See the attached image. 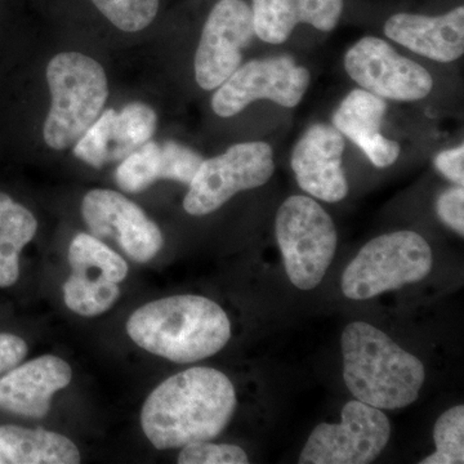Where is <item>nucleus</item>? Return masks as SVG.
Returning a JSON list of instances; mask_svg holds the SVG:
<instances>
[{
  "instance_id": "obj_24",
  "label": "nucleus",
  "mask_w": 464,
  "mask_h": 464,
  "mask_svg": "<svg viewBox=\"0 0 464 464\" xmlns=\"http://www.w3.org/2000/svg\"><path fill=\"white\" fill-rule=\"evenodd\" d=\"M97 9L121 32L146 29L157 17L159 0H92Z\"/></svg>"
},
{
  "instance_id": "obj_23",
  "label": "nucleus",
  "mask_w": 464,
  "mask_h": 464,
  "mask_svg": "<svg viewBox=\"0 0 464 464\" xmlns=\"http://www.w3.org/2000/svg\"><path fill=\"white\" fill-rule=\"evenodd\" d=\"M436 451L420 464L464 463V406L449 409L435 424Z\"/></svg>"
},
{
  "instance_id": "obj_19",
  "label": "nucleus",
  "mask_w": 464,
  "mask_h": 464,
  "mask_svg": "<svg viewBox=\"0 0 464 464\" xmlns=\"http://www.w3.org/2000/svg\"><path fill=\"white\" fill-rule=\"evenodd\" d=\"M343 7V0H253V27L261 41L282 44L298 24L332 32Z\"/></svg>"
},
{
  "instance_id": "obj_2",
  "label": "nucleus",
  "mask_w": 464,
  "mask_h": 464,
  "mask_svg": "<svg viewBox=\"0 0 464 464\" xmlns=\"http://www.w3.org/2000/svg\"><path fill=\"white\" fill-rule=\"evenodd\" d=\"M127 332L137 346L179 364L216 355L231 338L219 304L200 295H173L134 311Z\"/></svg>"
},
{
  "instance_id": "obj_18",
  "label": "nucleus",
  "mask_w": 464,
  "mask_h": 464,
  "mask_svg": "<svg viewBox=\"0 0 464 464\" xmlns=\"http://www.w3.org/2000/svg\"><path fill=\"white\" fill-rule=\"evenodd\" d=\"M383 99L365 90L351 92L333 115V127L365 152L378 168L392 166L398 160L400 145L381 133L386 115Z\"/></svg>"
},
{
  "instance_id": "obj_11",
  "label": "nucleus",
  "mask_w": 464,
  "mask_h": 464,
  "mask_svg": "<svg viewBox=\"0 0 464 464\" xmlns=\"http://www.w3.org/2000/svg\"><path fill=\"white\" fill-rule=\"evenodd\" d=\"M344 69L362 90L381 99L411 102L426 99L433 88L424 67L375 36L360 39L347 51Z\"/></svg>"
},
{
  "instance_id": "obj_14",
  "label": "nucleus",
  "mask_w": 464,
  "mask_h": 464,
  "mask_svg": "<svg viewBox=\"0 0 464 464\" xmlns=\"http://www.w3.org/2000/svg\"><path fill=\"white\" fill-rule=\"evenodd\" d=\"M157 124V112L146 103H128L121 111L106 110L76 141L74 155L93 168L123 160L151 140Z\"/></svg>"
},
{
  "instance_id": "obj_3",
  "label": "nucleus",
  "mask_w": 464,
  "mask_h": 464,
  "mask_svg": "<svg viewBox=\"0 0 464 464\" xmlns=\"http://www.w3.org/2000/svg\"><path fill=\"white\" fill-rule=\"evenodd\" d=\"M342 353L344 382L359 401L393 411L418 399L426 378L422 362L386 333L368 323L350 324L342 334Z\"/></svg>"
},
{
  "instance_id": "obj_9",
  "label": "nucleus",
  "mask_w": 464,
  "mask_h": 464,
  "mask_svg": "<svg viewBox=\"0 0 464 464\" xmlns=\"http://www.w3.org/2000/svg\"><path fill=\"white\" fill-rule=\"evenodd\" d=\"M310 81L306 67L298 66L288 54L253 60L240 65L217 88L212 109L221 118H231L258 100L295 108L304 99Z\"/></svg>"
},
{
  "instance_id": "obj_5",
  "label": "nucleus",
  "mask_w": 464,
  "mask_h": 464,
  "mask_svg": "<svg viewBox=\"0 0 464 464\" xmlns=\"http://www.w3.org/2000/svg\"><path fill=\"white\" fill-rule=\"evenodd\" d=\"M432 268V250L414 231L382 235L362 246L342 276V292L355 301L423 280Z\"/></svg>"
},
{
  "instance_id": "obj_8",
  "label": "nucleus",
  "mask_w": 464,
  "mask_h": 464,
  "mask_svg": "<svg viewBox=\"0 0 464 464\" xmlns=\"http://www.w3.org/2000/svg\"><path fill=\"white\" fill-rule=\"evenodd\" d=\"M389 418L381 409L353 400L344 405L340 424L314 429L298 462L301 464H368L389 444Z\"/></svg>"
},
{
  "instance_id": "obj_20",
  "label": "nucleus",
  "mask_w": 464,
  "mask_h": 464,
  "mask_svg": "<svg viewBox=\"0 0 464 464\" xmlns=\"http://www.w3.org/2000/svg\"><path fill=\"white\" fill-rule=\"evenodd\" d=\"M0 456L11 464H78L81 453L72 440L43 429L0 427Z\"/></svg>"
},
{
  "instance_id": "obj_4",
  "label": "nucleus",
  "mask_w": 464,
  "mask_h": 464,
  "mask_svg": "<svg viewBox=\"0 0 464 464\" xmlns=\"http://www.w3.org/2000/svg\"><path fill=\"white\" fill-rule=\"evenodd\" d=\"M47 82L52 103L43 137L51 149L65 150L75 145L103 111L108 78L93 58L66 52L48 63Z\"/></svg>"
},
{
  "instance_id": "obj_26",
  "label": "nucleus",
  "mask_w": 464,
  "mask_h": 464,
  "mask_svg": "<svg viewBox=\"0 0 464 464\" xmlns=\"http://www.w3.org/2000/svg\"><path fill=\"white\" fill-rule=\"evenodd\" d=\"M179 453V464H246L248 456L237 445L188 442Z\"/></svg>"
},
{
  "instance_id": "obj_7",
  "label": "nucleus",
  "mask_w": 464,
  "mask_h": 464,
  "mask_svg": "<svg viewBox=\"0 0 464 464\" xmlns=\"http://www.w3.org/2000/svg\"><path fill=\"white\" fill-rule=\"evenodd\" d=\"M274 172V152L268 143H237L224 154L201 163L183 208L191 216L209 215L237 192L264 186Z\"/></svg>"
},
{
  "instance_id": "obj_15",
  "label": "nucleus",
  "mask_w": 464,
  "mask_h": 464,
  "mask_svg": "<svg viewBox=\"0 0 464 464\" xmlns=\"http://www.w3.org/2000/svg\"><path fill=\"white\" fill-rule=\"evenodd\" d=\"M344 139L329 124L311 125L295 146L292 169L302 190L326 203H337L348 194L342 157Z\"/></svg>"
},
{
  "instance_id": "obj_30",
  "label": "nucleus",
  "mask_w": 464,
  "mask_h": 464,
  "mask_svg": "<svg viewBox=\"0 0 464 464\" xmlns=\"http://www.w3.org/2000/svg\"><path fill=\"white\" fill-rule=\"evenodd\" d=\"M0 463H5L3 462L2 456H0Z\"/></svg>"
},
{
  "instance_id": "obj_17",
  "label": "nucleus",
  "mask_w": 464,
  "mask_h": 464,
  "mask_svg": "<svg viewBox=\"0 0 464 464\" xmlns=\"http://www.w3.org/2000/svg\"><path fill=\"white\" fill-rule=\"evenodd\" d=\"M384 34L420 56L453 63L464 52V7H457L441 16L396 14L384 24Z\"/></svg>"
},
{
  "instance_id": "obj_27",
  "label": "nucleus",
  "mask_w": 464,
  "mask_h": 464,
  "mask_svg": "<svg viewBox=\"0 0 464 464\" xmlns=\"http://www.w3.org/2000/svg\"><path fill=\"white\" fill-rule=\"evenodd\" d=\"M436 210L440 219L453 228L460 237L464 235V190L463 186L448 188L440 194Z\"/></svg>"
},
{
  "instance_id": "obj_12",
  "label": "nucleus",
  "mask_w": 464,
  "mask_h": 464,
  "mask_svg": "<svg viewBox=\"0 0 464 464\" xmlns=\"http://www.w3.org/2000/svg\"><path fill=\"white\" fill-rule=\"evenodd\" d=\"M252 8L244 0H219L210 11L195 54V79L201 90H217L241 65L244 48L255 36Z\"/></svg>"
},
{
  "instance_id": "obj_28",
  "label": "nucleus",
  "mask_w": 464,
  "mask_h": 464,
  "mask_svg": "<svg viewBox=\"0 0 464 464\" xmlns=\"http://www.w3.org/2000/svg\"><path fill=\"white\" fill-rule=\"evenodd\" d=\"M27 355V344L18 335L0 333V375L7 373Z\"/></svg>"
},
{
  "instance_id": "obj_29",
  "label": "nucleus",
  "mask_w": 464,
  "mask_h": 464,
  "mask_svg": "<svg viewBox=\"0 0 464 464\" xmlns=\"http://www.w3.org/2000/svg\"><path fill=\"white\" fill-rule=\"evenodd\" d=\"M435 167L442 176L458 186L464 183V146L444 150L435 158Z\"/></svg>"
},
{
  "instance_id": "obj_22",
  "label": "nucleus",
  "mask_w": 464,
  "mask_h": 464,
  "mask_svg": "<svg viewBox=\"0 0 464 464\" xmlns=\"http://www.w3.org/2000/svg\"><path fill=\"white\" fill-rule=\"evenodd\" d=\"M161 148L149 141L121 160L115 172L116 183L123 191L136 194L160 179Z\"/></svg>"
},
{
  "instance_id": "obj_21",
  "label": "nucleus",
  "mask_w": 464,
  "mask_h": 464,
  "mask_svg": "<svg viewBox=\"0 0 464 464\" xmlns=\"http://www.w3.org/2000/svg\"><path fill=\"white\" fill-rule=\"evenodd\" d=\"M38 222L27 208L0 191V288L20 276V253L35 237Z\"/></svg>"
},
{
  "instance_id": "obj_25",
  "label": "nucleus",
  "mask_w": 464,
  "mask_h": 464,
  "mask_svg": "<svg viewBox=\"0 0 464 464\" xmlns=\"http://www.w3.org/2000/svg\"><path fill=\"white\" fill-rule=\"evenodd\" d=\"M160 179H172L190 185L204 159L181 143L168 141L160 145Z\"/></svg>"
},
{
  "instance_id": "obj_1",
  "label": "nucleus",
  "mask_w": 464,
  "mask_h": 464,
  "mask_svg": "<svg viewBox=\"0 0 464 464\" xmlns=\"http://www.w3.org/2000/svg\"><path fill=\"white\" fill-rule=\"evenodd\" d=\"M237 408L231 381L217 369H188L168 378L143 404L141 424L159 450L221 435Z\"/></svg>"
},
{
  "instance_id": "obj_13",
  "label": "nucleus",
  "mask_w": 464,
  "mask_h": 464,
  "mask_svg": "<svg viewBox=\"0 0 464 464\" xmlns=\"http://www.w3.org/2000/svg\"><path fill=\"white\" fill-rule=\"evenodd\" d=\"M82 215L97 239H112L133 261H151L163 246V235L136 203L119 192L92 190L82 203Z\"/></svg>"
},
{
  "instance_id": "obj_10",
  "label": "nucleus",
  "mask_w": 464,
  "mask_h": 464,
  "mask_svg": "<svg viewBox=\"0 0 464 464\" xmlns=\"http://www.w3.org/2000/svg\"><path fill=\"white\" fill-rule=\"evenodd\" d=\"M72 273L63 284V299L72 313L85 317L102 315L121 295L119 283L128 274V265L115 250L93 235H76L70 244Z\"/></svg>"
},
{
  "instance_id": "obj_6",
  "label": "nucleus",
  "mask_w": 464,
  "mask_h": 464,
  "mask_svg": "<svg viewBox=\"0 0 464 464\" xmlns=\"http://www.w3.org/2000/svg\"><path fill=\"white\" fill-rule=\"evenodd\" d=\"M275 231L290 282L301 290L316 288L337 249L332 217L317 201L295 195L277 210Z\"/></svg>"
},
{
  "instance_id": "obj_16",
  "label": "nucleus",
  "mask_w": 464,
  "mask_h": 464,
  "mask_svg": "<svg viewBox=\"0 0 464 464\" xmlns=\"http://www.w3.org/2000/svg\"><path fill=\"white\" fill-rule=\"evenodd\" d=\"M72 378L70 365L53 355L14 366L0 378V411L36 420L45 417L54 393L66 389Z\"/></svg>"
}]
</instances>
